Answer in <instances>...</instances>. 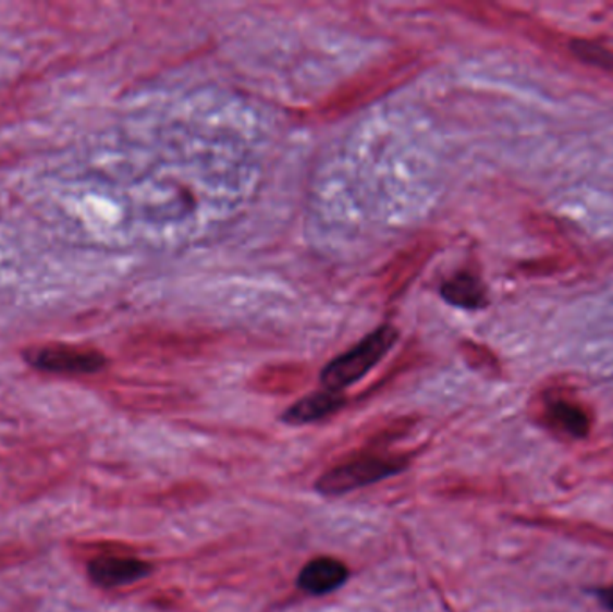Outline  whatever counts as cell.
I'll return each instance as SVG.
<instances>
[{
  "label": "cell",
  "instance_id": "7",
  "mask_svg": "<svg viewBox=\"0 0 613 612\" xmlns=\"http://www.w3.org/2000/svg\"><path fill=\"white\" fill-rule=\"evenodd\" d=\"M346 404L343 392H334V390H320V392L310 393L299 399L298 403L285 409L282 415L284 423L291 426H304V424L318 423V420L327 419L335 412H340Z\"/></svg>",
  "mask_w": 613,
  "mask_h": 612
},
{
  "label": "cell",
  "instance_id": "11",
  "mask_svg": "<svg viewBox=\"0 0 613 612\" xmlns=\"http://www.w3.org/2000/svg\"><path fill=\"white\" fill-rule=\"evenodd\" d=\"M441 295L449 304L465 307V309H479L487 302L481 282L468 273L452 277L451 281H446L441 287Z\"/></svg>",
  "mask_w": 613,
  "mask_h": 612
},
{
  "label": "cell",
  "instance_id": "2",
  "mask_svg": "<svg viewBox=\"0 0 613 612\" xmlns=\"http://www.w3.org/2000/svg\"><path fill=\"white\" fill-rule=\"evenodd\" d=\"M396 340H399V331L395 327H379L352 351L330 362L321 372V383L327 390L343 392L345 388L365 378L366 374L390 353Z\"/></svg>",
  "mask_w": 613,
  "mask_h": 612
},
{
  "label": "cell",
  "instance_id": "10",
  "mask_svg": "<svg viewBox=\"0 0 613 612\" xmlns=\"http://www.w3.org/2000/svg\"><path fill=\"white\" fill-rule=\"evenodd\" d=\"M427 259H429V246L426 245L416 246L413 250H407L404 256L396 257L395 262H391L384 281V287L390 296L399 295L415 279L416 271L426 265Z\"/></svg>",
  "mask_w": 613,
  "mask_h": 612
},
{
  "label": "cell",
  "instance_id": "4",
  "mask_svg": "<svg viewBox=\"0 0 613 612\" xmlns=\"http://www.w3.org/2000/svg\"><path fill=\"white\" fill-rule=\"evenodd\" d=\"M24 359L36 370L60 376H91L101 372L108 365L107 356L96 348L74 347L65 343L29 348L24 353Z\"/></svg>",
  "mask_w": 613,
  "mask_h": 612
},
{
  "label": "cell",
  "instance_id": "12",
  "mask_svg": "<svg viewBox=\"0 0 613 612\" xmlns=\"http://www.w3.org/2000/svg\"><path fill=\"white\" fill-rule=\"evenodd\" d=\"M599 598H601V602L613 612V586L606 587V589L599 592Z\"/></svg>",
  "mask_w": 613,
  "mask_h": 612
},
{
  "label": "cell",
  "instance_id": "3",
  "mask_svg": "<svg viewBox=\"0 0 613 612\" xmlns=\"http://www.w3.org/2000/svg\"><path fill=\"white\" fill-rule=\"evenodd\" d=\"M415 65V58L401 57L390 63L377 66L373 71L366 72L363 76L355 77L351 85L341 88L340 93L327 99L320 108V118H340L343 113L360 107L385 90H390L395 83L402 82L407 72Z\"/></svg>",
  "mask_w": 613,
  "mask_h": 612
},
{
  "label": "cell",
  "instance_id": "8",
  "mask_svg": "<svg viewBox=\"0 0 613 612\" xmlns=\"http://www.w3.org/2000/svg\"><path fill=\"white\" fill-rule=\"evenodd\" d=\"M309 368L296 363L271 365L260 370L252 381L254 390L268 395H290L309 383Z\"/></svg>",
  "mask_w": 613,
  "mask_h": 612
},
{
  "label": "cell",
  "instance_id": "9",
  "mask_svg": "<svg viewBox=\"0 0 613 612\" xmlns=\"http://www.w3.org/2000/svg\"><path fill=\"white\" fill-rule=\"evenodd\" d=\"M545 417H548L549 426H553L560 433L568 434L574 439L587 437L590 424H592L587 409L567 399H556L553 403H549Z\"/></svg>",
  "mask_w": 613,
  "mask_h": 612
},
{
  "label": "cell",
  "instance_id": "6",
  "mask_svg": "<svg viewBox=\"0 0 613 612\" xmlns=\"http://www.w3.org/2000/svg\"><path fill=\"white\" fill-rule=\"evenodd\" d=\"M351 572L345 562L334 556H316L298 575V587L310 597H324L345 586Z\"/></svg>",
  "mask_w": 613,
  "mask_h": 612
},
{
  "label": "cell",
  "instance_id": "5",
  "mask_svg": "<svg viewBox=\"0 0 613 612\" xmlns=\"http://www.w3.org/2000/svg\"><path fill=\"white\" fill-rule=\"evenodd\" d=\"M88 578L96 586L112 589L144 580L152 573V564L127 555H99L88 562Z\"/></svg>",
  "mask_w": 613,
  "mask_h": 612
},
{
  "label": "cell",
  "instance_id": "1",
  "mask_svg": "<svg viewBox=\"0 0 613 612\" xmlns=\"http://www.w3.org/2000/svg\"><path fill=\"white\" fill-rule=\"evenodd\" d=\"M409 467V456L391 453H360L334 465L316 481V492L321 495H343L346 492L370 487L391 476L401 475Z\"/></svg>",
  "mask_w": 613,
  "mask_h": 612
}]
</instances>
